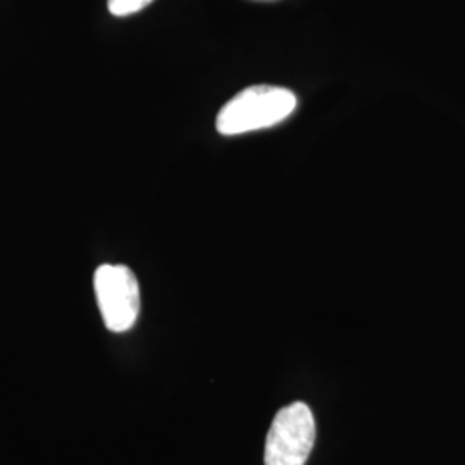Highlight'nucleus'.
Instances as JSON below:
<instances>
[{"label":"nucleus","instance_id":"1","mask_svg":"<svg viewBox=\"0 0 465 465\" xmlns=\"http://www.w3.org/2000/svg\"><path fill=\"white\" fill-rule=\"evenodd\" d=\"M297 104V95L288 88L253 84L223 105L216 117V130L224 136L267 130L292 116Z\"/></svg>","mask_w":465,"mask_h":465},{"label":"nucleus","instance_id":"2","mask_svg":"<svg viewBox=\"0 0 465 465\" xmlns=\"http://www.w3.org/2000/svg\"><path fill=\"white\" fill-rule=\"evenodd\" d=\"M316 443V420L307 403L282 407L267 432L264 464L305 465Z\"/></svg>","mask_w":465,"mask_h":465},{"label":"nucleus","instance_id":"3","mask_svg":"<svg viewBox=\"0 0 465 465\" xmlns=\"http://www.w3.org/2000/svg\"><path fill=\"white\" fill-rule=\"evenodd\" d=\"M100 316L113 332L130 331L140 316V284L134 271L123 264H102L94 274Z\"/></svg>","mask_w":465,"mask_h":465},{"label":"nucleus","instance_id":"4","mask_svg":"<svg viewBox=\"0 0 465 465\" xmlns=\"http://www.w3.org/2000/svg\"><path fill=\"white\" fill-rule=\"evenodd\" d=\"M152 2L153 0H107V7L113 16L126 17L140 13Z\"/></svg>","mask_w":465,"mask_h":465}]
</instances>
